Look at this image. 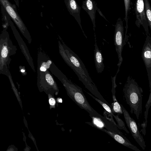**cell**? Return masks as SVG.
I'll list each match as a JSON object with an SVG mask.
<instances>
[{
    "label": "cell",
    "instance_id": "1",
    "mask_svg": "<svg viewBox=\"0 0 151 151\" xmlns=\"http://www.w3.org/2000/svg\"><path fill=\"white\" fill-rule=\"evenodd\" d=\"M123 92L124 99L130 107V113L135 114L137 119H139L142 110V88L135 80L129 76L124 87Z\"/></svg>",
    "mask_w": 151,
    "mask_h": 151
},
{
    "label": "cell",
    "instance_id": "2",
    "mask_svg": "<svg viewBox=\"0 0 151 151\" xmlns=\"http://www.w3.org/2000/svg\"><path fill=\"white\" fill-rule=\"evenodd\" d=\"M68 95L81 108L87 111L92 118H99L100 115L90 105L82 89L69 81L63 79L62 82Z\"/></svg>",
    "mask_w": 151,
    "mask_h": 151
},
{
    "label": "cell",
    "instance_id": "3",
    "mask_svg": "<svg viewBox=\"0 0 151 151\" xmlns=\"http://www.w3.org/2000/svg\"><path fill=\"white\" fill-rule=\"evenodd\" d=\"M99 118L101 121L103 127L102 128L98 127V129L105 132L123 145L135 151H141L136 146L131 143L118 129L117 127L109 121L105 117L101 115Z\"/></svg>",
    "mask_w": 151,
    "mask_h": 151
},
{
    "label": "cell",
    "instance_id": "4",
    "mask_svg": "<svg viewBox=\"0 0 151 151\" xmlns=\"http://www.w3.org/2000/svg\"><path fill=\"white\" fill-rule=\"evenodd\" d=\"M124 35V27L123 21L121 18H119L117 20L115 25L114 35V45L119 60L117 65L118 68L116 73L117 74L119 71L120 67L123 60L122 52L123 47Z\"/></svg>",
    "mask_w": 151,
    "mask_h": 151
},
{
    "label": "cell",
    "instance_id": "5",
    "mask_svg": "<svg viewBox=\"0 0 151 151\" xmlns=\"http://www.w3.org/2000/svg\"><path fill=\"white\" fill-rule=\"evenodd\" d=\"M120 105L126 123L132 137L142 149L145 150L146 146L145 142L144 139L140 133L136 122L130 116L128 111L122 105L120 104Z\"/></svg>",
    "mask_w": 151,
    "mask_h": 151
},
{
    "label": "cell",
    "instance_id": "6",
    "mask_svg": "<svg viewBox=\"0 0 151 151\" xmlns=\"http://www.w3.org/2000/svg\"><path fill=\"white\" fill-rule=\"evenodd\" d=\"M141 56L147 72L150 92H151V37L150 35H146Z\"/></svg>",
    "mask_w": 151,
    "mask_h": 151
},
{
    "label": "cell",
    "instance_id": "7",
    "mask_svg": "<svg viewBox=\"0 0 151 151\" xmlns=\"http://www.w3.org/2000/svg\"><path fill=\"white\" fill-rule=\"evenodd\" d=\"M134 11L136 17V25L139 28L142 25L145 31L146 35H150L145 11L143 0H136Z\"/></svg>",
    "mask_w": 151,
    "mask_h": 151
},
{
    "label": "cell",
    "instance_id": "8",
    "mask_svg": "<svg viewBox=\"0 0 151 151\" xmlns=\"http://www.w3.org/2000/svg\"><path fill=\"white\" fill-rule=\"evenodd\" d=\"M64 2L67 9L70 15L73 17L80 27L86 37L81 24L80 16L81 7L76 0H64Z\"/></svg>",
    "mask_w": 151,
    "mask_h": 151
},
{
    "label": "cell",
    "instance_id": "9",
    "mask_svg": "<svg viewBox=\"0 0 151 151\" xmlns=\"http://www.w3.org/2000/svg\"><path fill=\"white\" fill-rule=\"evenodd\" d=\"M81 7L89 15L93 25V30L95 31L96 27V13L98 9L97 3L93 0H85L83 1Z\"/></svg>",
    "mask_w": 151,
    "mask_h": 151
},
{
    "label": "cell",
    "instance_id": "10",
    "mask_svg": "<svg viewBox=\"0 0 151 151\" xmlns=\"http://www.w3.org/2000/svg\"><path fill=\"white\" fill-rule=\"evenodd\" d=\"M70 60L75 67H78V73L81 80H84L88 78L89 76L83 63L77 59L73 55H70Z\"/></svg>",
    "mask_w": 151,
    "mask_h": 151
},
{
    "label": "cell",
    "instance_id": "11",
    "mask_svg": "<svg viewBox=\"0 0 151 151\" xmlns=\"http://www.w3.org/2000/svg\"><path fill=\"white\" fill-rule=\"evenodd\" d=\"M96 37V35L95 34L94 61L97 72L98 73H101L103 71L104 68L103 63L104 58L102 52L99 49L97 45Z\"/></svg>",
    "mask_w": 151,
    "mask_h": 151
},
{
    "label": "cell",
    "instance_id": "12",
    "mask_svg": "<svg viewBox=\"0 0 151 151\" xmlns=\"http://www.w3.org/2000/svg\"><path fill=\"white\" fill-rule=\"evenodd\" d=\"M93 99L98 102L104 108L105 110L111 114L113 117H114L117 123L118 127H122L124 125V123L122 120L119 117L118 115H115L111 111V108L107 104L103 102L93 96L92 94L88 93Z\"/></svg>",
    "mask_w": 151,
    "mask_h": 151
},
{
    "label": "cell",
    "instance_id": "13",
    "mask_svg": "<svg viewBox=\"0 0 151 151\" xmlns=\"http://www.w3.org/2000/svg\"><path fill=\"white\" fill-rule=\"evenodd\" d=\"M0 1L8 13L15 22L16 23H18V24L20 23L22 24L21 19L17 15L14 9L10 5L8 1L6 0H0Z\"/></svg>",
    "mask_w": 151,
    "mask_h": 151
},
{
    "label": "cell",
    "instance_id": "14",
    "mask_svg": "<svg viewBox=\"0 0 151 151\" xmlns=\"http://www.w3.org/2000/svg\"><path fill=\"white\" fill-rule=\"evenodd\" d=\"M125 10V16L124 19L126 22V32L125 36L124 41L125 42L126 40L127 29L128 28V20L129 16L130 9L131 5V0H124Z\"/></svg>",
    "mask_w": 151,
    "mask_h": 151
},
{
    "label": "cell",
    "instance_id": "15",
    "mask_svg": "<svg viewBox=\"0 0 151 151\" xmlns=\"http://www.w3.org/2000/svg\"><path fill=\"white\" fill-rule=\"evenodd\" d=\"M112 95L113 103L112 104L111 111L114 114H116L117 115H120L123 114L122 109L120 104L117 101L115 96V95Z\"/></svg>",
    "mask_w": 151,
    "mask_h": 151
},
{
    "label": "cell",
    "instance_id": "16",
    "mask_svg": "<svg viewBox=\"0 0 151 151\" xmlns=\"http://www.w3.org/2000/svg\"><path fill=\"white\" fill-rule=\"evenodd\" d=\"M145 11L149 27L151 30V8L148 0H143Z\"/></svg>",
    "mask_w": 151,
    "mask_h": 151
},
{
    "label": "cell",
    "instance_id": "17",
    "mask_svg": "<svg viewBox=\"0 0 151 151\" xmlns=\"http://www.w3.org/2000/svg\"><path fill=\"white\" fill-rule=\"evenodd\" d=\"M47 95L50 109L52 108H55L56 103L54 96H52L50 94H48Z\"/></svg>",
    "mask_w": 151,
    "mask_h": 151
},
{
    "label": "cell",
    "instance_id": "18",
    "mask_svg": "<svg viewBox=\"0 0 151 151\" xmlns=\"http://www.w3.org/2000/svg\"><path fill=\"white\" fill-rule=\"evenodd\" d=\"M151 92H150L149 96V98L147 102V104L145 106V107L146 108V110L145 111V121L144 122L146 123H147V115L148 113V111L149 109L151 106Z\"/></svg>",
    "mask_w": 151,
    "mask_h": 151
},
{
    "label": "cell",
    "instance_id": "19",
    "mask_svg": "<svg viewBox=\"0 0 151 151\" xmlns=\"http://www.w3.org/2000/svg\"><path fill=\"white\" fill-rule=\"evenodd\" d=\"M117 74L113 77H112V88L111 90V92L112 95H115V89L116 86V83L115 80Z\"/></svg>",
    "mask_w": 151,
    "mask_h": 151
},
{
    "label": "cell",
    "instance_id": "20",
    "mask_svg": "<svg viewBox=\"0 0 151 151\" xmlns=\"http://www.w3.org/2000/svg\"><path fill=\"white\" fill-rule=\"evenodd\" d=\"M8 54V50L6 47H4L1 51V55L2 56L3 58L6 57Z\"/></svg>",
    "mask_w": 151,
    "mask_h": 151
},
{
    "label": "cell",
    "instance_id": "21",
    "mask_svg": "<svg viewBox=\"0 0 151 151\" xmlns=\"http://www.w3.org/2000/svg\"><path fill=\"white\" fill-rule=\"evenodd\" d=\"M57 102L59 103H62V100L60 98H58L57 99Z\"/></svg>",
    "mask_w": 151,
    "mask_h": 151
},
{
    "label": "cell",
    "instance_id": "22",
    "mask_svg": "<svg viewBox=\"0 0 151 151\" xmlns=\"http://www.w3.org/2000/svg\"><path fill=\"white\" fill-rule=\"evenodd\" d=\"M21 71L22 72H24L25 70H23V69H22V70H21Z\"/></svg>",
    "mask_w": 151,
    "mask_h": 151
},
{
    "label": "cell",
    "instance_id": "23",
    "mask_svg": "<svg viewBox=\"0 0 151 151\" xmlns=\"http://www.w3.org/2000/svg\"><path fill=\"white\" fill-rule=\"evenodd\" d=\"M151 1V0H150Z\"/></svg>",
    "mask_w": 151,
    "mask_h": 151
}]
</instances>
